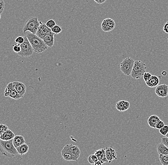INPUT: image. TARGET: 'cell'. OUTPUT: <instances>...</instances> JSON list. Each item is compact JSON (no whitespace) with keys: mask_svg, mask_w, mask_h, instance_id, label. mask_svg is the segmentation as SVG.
<instances>
[{"mask_svg":"<svg viewBox=\"0 0 168 165\" xmlns=\"http://www.w3.org/2000/svg\"><path fill=\"white\" fill-rule=\"evenodd\" d=\"M12 140L13 145L16 148L26 143V140H24V137L21 135L15 136Z\"/></svg>","mask_w":168,"mask_h":165,"instance_id":"obj_21","label":"cell"},{"mask_svg":"<svg viewBox=\"0 0 168 165\" xmlns=\"http://www.w3.org/2000/svg\"><path fill=\"white\" fill-rule=\"evenodd\" d=\"M163 31L166 33H168V21L166 22L165 24H164L163 28Z\"/></svg>","mask_w":168,"mask_h":165,"instance_id":"obj_36","label":"cell"},{"mask_svg":"<svg viewBox=\"0 0 168 165\" xmlns=\"http://www.w3.org/2000/svg\"><path fill=\"white\" fill-rule=\"evenodd\" d=\"M157 151L159 155H168V148L162 142L158 144L157 146Z\"/></svg>","mask_w":168,"mask_h":165,"instance_id":"obj_22","label":"cell"},{"mask_svg":"<svg viewBox=\"0 0 168 165\" xmlns=\"http://www.w3.org/2000/svg\"><path fill=\"white\" fill-rule=\"evenodd\" d=\"M160 163L163 165H168V155H159Z\"/></svg>","mask_w":168,"mask_h":165,"instance_id":"obj_24","label":"cell"},{"mask_svg":"<svg viewBox=\"0 0 168 165\" xmlns=\"http://www.w3.org/2000/svg\"><path fill=\"white\" fill-rule=\"evenodd\" d=\"M116 27V23L113 19L106 18L101 23V29L104 32H110L113 30Z\"/></svg>","mask_w":168,"mask_h":165,"instance_id":"obj_8","label":"cell"},{"mask_svg":"<svg viewBox=\"0 0 168 165\" xmlns=\"http://www.w3.org/2000/svg\"><path fill=\"white\" fill-rule=\"evenodd\" d=\"M21 49L20 44H15V45H13V51H14V52L18 53L20 52Z\"/></svg>","mask_w":168,"mask_h":165,"instance_id":"obj_32","label":"cell"},{"mask_svg":"<svg viewBox=\"0 0 168 165\" xmlns=\"http://www.w3.org/2000/svg\"><path fill=\"white\" fill-rule=\"evenodd\" d=\"M4 6H5V3H4V1L0 0V14L3 13L4 11Z\"/></svg>","mask_w":168,"mask_h":165,"instance_id":"obj_33","label":"cell"},{"mask_svg":"<svg viewBox=\"0 0 168 165\" xmlns=\"http://www.w3.org/2000/svg\"><path fill=\"white\" fill-rule=\"evenodd\" d=\"M167 41H168V39H167Z\"/></svg>","mask_w":168,"mask_h":165,"instance_id":"obj_41","label":"cell"},{"mask_svg":"<svg viewBox=\"0 0 168 165\" xmlns=\"http://www.w3.org/2000/svg\"><path fill=\"white\" fill-rule=\"evenodd\" d=\"M165 125H164V123L163 122L162 120H160V121L158 122L157 125H156V128L155 129H160L161 128H162L163 126Z\"/></svg>","mask_w":168,"mask_h":165,"instance_id":"obj_34","label":"cell"},{"mask_svg":"<svg viewBox=\"0 0 168 165\" xmlns=\"http://www.w3.org/2000/svg\"><path fill=\"white\" fill-rule=\"evenodd\" d=\"M12 140L7 141L0 140V152L6 157H15L18 154L16 148L13 145Z\"/></svg>","mask_w":168,"mask_h":165,"instance_id":"obj_2","label":"cell"},{"mask_svg":"<svg viewBox=\"0 0 168 165\" xmlns=\"http://www.w3.org/2000/svg\"><path fill=\"white\" fill-rule=\"evenodd\" d=\"M160 120V118L158 116L156 115H152L149 118L148 123L150 127L155 129L157 124Z\"/></svg>","mask_w":168,"mask_h":165,"instance_id":"obj_19","label":"cell"},{"mask_svg":"<svg viewBox=\"0 0 168 165\" xmlns=\"http://www.w3.org/2000/svg\"><path fill=\"white\" fill-rule=\"evenodd\" d=\"M61 155L63 159L66 161H78V157L73 154L69 151L63 148L61 151Z\"/></svg>","mask_w":168,"mask_h":165,"instance_id":"obj_14","label":"cell"},{"mask_svg":"<svg viewBox=\"0 0 168 165\" xmlns=\"http://www.w3.org/2000/svg\"><path fill=\"white\" fill-rule=\"evenodd\" d=\"M103 164V163L100 161V160H97V161H96V162L95 163V164L94 165H101Z\"/></svg>","mask_w":168,"mask_h":165,"instance_id":"obj_38","label":"cell"},{"mask_svg":"<svg viewBox=\"0 0 168 165\" xmlns=\"http://www.w3.org/2000/svg\"><path fill=\"white\" fill-rule=\"evenodd\" d=\"M135 60L132 58L127 57L123 60L120 64L121 72L125 75H131Z\"/></svg>","mask_w":168,"mask_h":165,"instance_id":"obj_6","label":"cell"},{"mask_svg":"<svg viewBox=\"0 0 168 165\" xmlns=\"http://www.w3.org/2000/svg\"><path fill=\"white\" fill-rule=\"evenodd\" d=\"M146 66L144 63L140 60H136L131 73V76L134 79H140L146 72Z\"/></svg>","mask_w":168,"mask_h":165,"instance_id":"obj_4","label":"cell"},{"mask_svg":"<svg viewBox=\"0 0 168 165\" xmlns=\"http://www.w3.org/2000/svg\"><path fill=\"white\" fill-rule=\"evenodd\" d=\"M24 42L22 44H20L21 49L18 55L23 57H28L33 54L34 50L26 36H24Z\"/></svg>","mask_w":168,"mask_h":165,"instance_id":"obj_5","label":"cell"},{"mask_svg":"<svg viewBox=\"0 0 168 165\" xmlns=\"http://www.w3.org/2000/svg\"><path fill=\"white\" fill-rule=\"evenodd\" d=\"M159 132L160 133L163 135V136H165L168 133V126L164 125L162 128H161L160 129H159Z\"/></svg>","mask_w":168,"mask_h":165,"instance_id":"obj_27","label":"cell"},{"mask_svg":"<svg viewBox=\"0 0 168 165\" xmlns=\"http://www.w3.org/2000/svg\"><path fill=\"white\" fill-rule=\"evenodd\" d=\"M13 84L15 89H16L18 93L23 97L25 94L26 91V85L19 81H13Z\"/></svg>","mask_w":168,"mask_h":165,"instance_id":"obj_12","label":"cell"},{"mask_svg":"<svg viewBox=\"0 0 168 165\" xmlns=\"http://www.w3.org/2000/svg\"><path fill=\"white\" fill-rule=\"evenodd\" d=\"M116 107L118 111L123 112L129 109L130 107V103L125 100H120L117 103Z\"/></svg>","mask_w":168,"mask_h":165,"instance_id":"obj_15","label":"cell"},{"mask_svg":"<svg viewBox=\"0 0 168 165\" xmlns=\"http://www.w3.org/2000/svg\"><path fill=\"white\" fill-rule=\"evenodd\" d=\"M15 137V133L10 129H8L0 137V140L7 141L12 140Z\"/></svg>","mask_w":168,"mask_h":165,"instance_id":"obj_20","label":"cell"},{"mask_svg":"<svg viewBox=\"0 0 168 165\" xmlns=\"http://www.w3.org/2000/svg\"><path fill=\"white\" fill-rule=\"evenodd\" d=\"M63 148L67 151H69L73 154L79 158L80 155V148L77 146L74 145L73 144H67Z\"/></svg>","mask_w":168,"mask_h":165,"instance_id":"obj_13","label":"cell"},{"mask_svg":"<svg viewBox=\"0 0 168 165\" xmlns=\"http://www.w3.org/2000/svg\"><path fill=\"white\" fill-rule=\"evenodd\" d=\"M162 142L163 144L168 148V137H163L162 139Z\"/></svg>","mask_w":168,"mask_h":165,"instance_id":"obj_35","label":"cell"},{"mask_svg":"<svg viewBox=\"0 0 168 165\" xmlns=\"http://www.w3.org/2000/svg\"><path fill=\"white\" fill-rule=\"evenodd\" d=\"M40 24V21H38L37 17H31L26 20L23 27V32H29L33 34H36L38 28Z\"/></svg>","mask_w":168,"mask_h":165,"instance_id":"obj_3","label":"cell"},{"mask_svg":"<svg viewBox=\"0 0 168 165\" xmlns=\"http://www.w3.org/2000/svg\"><path fill=\"white\" fill-rule=\"evenodd\" d=\"M45 24H46V25L47 26L51 29V28H53V27L55 26L56 25V21L54 20H53V19H51V20H48V21Z\"/></svg>","mask_w":168,"mask_h":165,"instance_id":"obj_28","label":"cell"},{"mask_svg":"<svg viewBox=\"0 0 168 165\" xmlns=\"http://www.w3.org/2000/svg\"><path fill=\"white\" fill-rule=\"evenodd\" d=\"M105 149L106 156L108 160V163H111L113 160L117 159L116 152L113 148L112 147H106L105 148Z\"/></svg>","mask_w":168,"mask_h":165,"instance_id":"obj_11","label":"cell"},{"mask_svg":"<svg viewBox=\"0 0 168 165\" xmlns=\"http://www.w3.org/2000/svg\"><path fill=\"white\" fill-rule=\"evenodd\" d=\"M4 96L9 97L14 100H19L22 98L21 95L18 93L16 89H15L13 85V82L8 83L6 88L4 91Z\"/></svg>","mask_w":168,"mask_h":165,"instance_id":"obj_7","label":"cell"},{"mask_svg":"<svg viewBox=\"0 0 168 165\" xmlns=\"http://www.w3.org/2000/svg\"><path fill=\"white\" fill-rule=\"evenodd\" d=\"M52 32L51 29L46 25V24L40 21V24L38 28L37 31L35 34L43 40L44 36Z\"/></svg>","mask_w":168,"mask_h":165,"instance_id":"obj_9","label":"cell"},{"mask_svg":"<svg viewBox=\"0 0 168 165\" xmlns=\"http://www.w3.org/2000/svg\"><path fill=\"white\" fill-rule=\"evenodd\" d=\"M94 1L97 4H101L105 3L107 0H94Z\"/></svg>","mask_w":168,"mask_h":165,"instance_id":"obj_37","label":"cell"},{"mask_svg":"<svg viewBox=\"0 0 168 165\" xmlns=\"http://www.w3.org/2000/svg\"><path fill=\"white\" fill-rule=\"evenodd\" d=\"M97 160V157L95 154L91 155L88 157V162L91 164H95Z\"/></svg>","mask_w":168,"mask_h":165,"instance_id":"obj_26","label":"cell"},{"mask_svg":"<svg viewBox=\"0 0 168 165\" xmlns=\"http://www.w3.org/2000/svg\"><path fill=\"white\" fill-rule=\"evenodd\" d=\"M151 76L152 75L149 72H145L143 76V78L144 81L146 82V81H148L149 80L151 79Z\"/></svg>","mask_w":168,"mask_h":165,"instance_id":"obj_30","label":"cell"},{"mask_svg":"<svg viewBox=\"0 0 168 165\" xmlns=\"http://www.w3.org/2000/svg\"><path fill=\"white\" fill-rule=\"evenodd\" d=\"M25 34L32 46L34 52L36 53H42L47 49L48 46L45 44L44 41L35 34L26 32Z\"/></svg>","mask_w":168,"mask_h":165,"instance_id":"obj_1","label":"cell"},{"mask_svg":"<svg viewBox=\"0 0 168 165\" xmlns=\"http://www.w3.org/2000/svg\"><path fill=\"white\" fill-rule=\"evenodd\" d=\"M18 154L20 155H24L27 153L29 149V148L27 144L26 143L24 144H22L21 145L16 148Z\"/></svg>","mask_w":168,"mask_h":165,"instance_id":"obj_23","label":"cell"},{"mask_svg":"<svg viewBox=\"0 0 168 165\" xmlns=\"http://www.w3.org/2000/svg\"><path fill=\"white\" fill-rule=\"evenodd\" d=\"M166 137L168 138V133H167V134L166 135Z\"/></svg>","mask_w":168,"mask_h":165,"instance_id":"obj_39","label":"cell"},{"mask_svg":"<svg viewBox=\"0 0 168 165\" xmlns=\"http://www.w3.org/2000/svg\"><path fill=\"white\" fill-rule=\"evenodd\" d=\"M8 129H9V128L6 125L0 124V137Z\"/></svg>","mask_w":168,"mask_h":165,"instance_id":"obj_29","label":"cell"},{"mask_svg":"<svg viewBox=\"0 0 168 165\" xmlns=\"http://www.w3.org/2000/svg\"><path fill=\"white\" fill-rule=\"evenodd\" d=\"M55 33L53 32H51L46 36H44L43 39V41H44L45 44L47 45L48 47L51 48L54 45V42H55Z\"/></svg>","mask_w":168,"mask_h":165,"instance_id":"obj_16","label":"cell"},{"mask_svg":"<svg viewBox=\"0 0 168 165\" xmlns=\"http://www.w3.org/2000/svg\"><path fill=\"white\" fill-rule=\"evenodd\" d=\"M51 29L52 32L55 33V34H58L59 33H61L62 31V29L61 27L58 25H56V24L55 26L51 28Z\"/></svg>","mask_w":168,"mask_h":165,"instance_id":"obj_25","label":"cell"},{"mask_svg":"<svg viewBox=\"0 0 168 165\" xmlns=\"http://www.w3.org/2000/svg\"><path fill=\"white\" fill-rule=\"evenodd\" d=\"M24 41V37H23L22 36H19L15 40V42L17 43V44H22Z\"/></svg>","mask_w":168,"mask_h":165,"instance_id":"obj_31","label":"cell"},{"mask_svg":"<svg viewBox=\"0 0 168 165\" xmlns=\"http://www.w3.org/2000/svg\"><path fill=\"white\" fill-rule=\"evenodd\" d=\"M155 92L160 97H166L168 95V86L165 84L158 85L155 89Z\"/></svg>","mask_w":168,"mask_h":165,"instance_id":"obj_10","label":"cell"},{"mask_svg":"<svg viewBox=\"0 0 168 165\" xmlns=\"http://www.w3.org/2000/svg\"><path fill=\"white\" fill-rule=\"evenodd\" d=\"M94 154L97 157V159L100 160L102 163H108V160H107L106 156L105 149V148L98 149L95 151Z\"/></svg>","mask_w":168,"mask_h":165,"instance_id":"obj_17","label":"cell"},{"mask_svg":"<svg viewBox=\"0 0 168 165\" xmlns=\"http://www.w3.org/2000/svg\"><path fill=\"white\" fill-rule=\"evenodd\" d=\"M1 14H0V20H1Z\"/></svg>","mask_w":168,"mask_h":165,"instance_id":"obj_40","label":"cell"},{"mask_svg":"<svg viewBox=\"0 0 168 165\" xmlns=\"http://www.w3.org/2000/svg\"><path fill=\"white\" fill-rule=\"evenodd\" d=\"M145 83L147 86L149 87H156L158 85H159L160 83V78L158 76L152 75L151 79H149L148 81H146Z\"/></svg>","mask_w":168,"mask_h":165,"instance_id":"obj_18","label":"cell"}]
</instances>
